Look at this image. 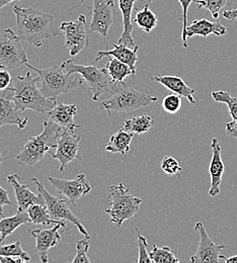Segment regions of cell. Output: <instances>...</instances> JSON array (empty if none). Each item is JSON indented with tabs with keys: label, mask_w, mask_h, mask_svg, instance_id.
I'll use <instances>...</instances> for the list:
<instances>
[{
	"label": "cell",
	"mask_w": 237,
	"mask_h": 263,
	"mask_svg": "<svg viewBox=\"0 0 237 263\" xmlns=\"http://www.w3.org/2000/svg\"><path fill=\"white\" fill-rule=\"evenodd\" d=\"M13 12L16 17L17 35L34 47H41L44 40L56 37L62 32L54 26V15L43 10L14 5Z\"/></svg>",
	"instance_id": "1"
},
{
	"label": "cell",
	"mask_w": 237,
	"mask_h": 263,
	"mask_svg": "<svg viewBox=\"0 0 237 263\" xmlns=\"http://www.w3.org/2000/svg\"><path fill=\"white\" fill-rule=\"evenodd\" d=\"M40 80V76L34 77L31 72H28L24 76L12 78L10 87L13 89L14 104L20 111L32 109L47 115L57 104V99L45 97L40 88H38Z\"/></svg>",
	"instance_id": "2"
},
{
	"label": "cell",
	"mask_w": 237,
	"mask_h": 263,
	"mask_svg": "<svg viewBox=\"0 0 237 263\" xmlns=\"http://www.w3.org/2000/svg\"><path fill=\"white\" fill-rule=\"evenodd\" d=\"M62 131L63 128L52 120L48 119V121H45L43 132L27 140L20 154L15 157L19 164L33 166L40 162L47 153L57 148Z\"/></svg>",
	"instance_id": "3"
},
{
	"label": "cell",
	"mask_w": 237,
	"mask_h": 263,
	"mask_svg": "<svg viewBox=\"0 0 237 263\" xmlns=\"http://www.w3.org/2000/svg\"><path fill=\"white\" fill-rule=\"evenodd\" d=\"M158 98L139 91L125 82H115L111 97L99 103V107L105 110L110 117L112 112H130L157 101Z\"/></svg>",
	"instance_id": "4"
},
{
	"label": "cell",
	"mask_w": 237,
	"mask_h": 263,
	"mask_svg": "<svg viewBox=\"0 0 237 263\" xmlns=\"http://www.w3.org/2000/svg\"><path fill=\"white\" fill-rule=\"evenodd\" d=\"M26 65L39 74L41 79L40 90L49 99H57L60 95L69 93L73 89L82 86L84 83L82 77H71L72 74L66 73L62 64L45 69L35 68L29 63Z\"/></svg>",
	"instance_id": "5"
},
{
	"label": "cell",
	"mask_w": 237,
	"mask_h": 263,
	"mask_svg": "<svg viewBox=\"0 0 237 263\" xmlns=\"http://www.w3.org/2000/svg\"><path fill=\"white\" fill-rule=\"evenodd\" d=\"M110 190V206L105 210V213L111 217V221L117 227H122L125 221L131 220L139 212L142 199L133 197L129 189L122 182L112 185Z\"/></svg>",
	"instance_id": "6"
},
{
	"label": "cell",
	"mask_w": 237,
	"mask_h": 263,
	"mask_svg": "<svg viewBox=\"0 0 237 263\" xmlns=\"http://www.w3.org/2000/svg\"><path fill=\"white\" fill-rule=\"evenodd\" d=\"M62 66L68 74L78 73L87 84V88L93 91V100L98 101L104 93H111L115 82L110 77L105 68L100 69L94 65H79L67 60Z\"/></svg>",
	"instance_id": "7"
},
{
	"label": "cell",
	"mask_w": 237,
	"mask_h": 263,
	"mask_svg": "<svg viewBox=\"0 0 237 263\" xmlns=\"http://www.w3.org/2000/svg\"><path fill=\"white\" fill-rule=\"evenodd\" d=\"M21 37L11 29L0 33V69H15L28 63Z\"/></svg>",
	"instance_id": "8"
},
{
	"label": "cell",
	"mask_w": 237,
	"mask_h": 263,
	"mask_svg": "<svg viewBox=\"0 0 237 263\" xmlns=\"http://www.w3.org/2000/svg\"><path fill=\"white\" fill-rule=\"evenodd\" d=\"M32 181H34L37 185L38 192L44 197L46 200V205L49 210V213L53 219L56 220H63V221H69L74 226L77 227L78 231L83 234L85 237H90L88 232L84 228V226L81 224V222L76 218V216L72 213V211L69 209L70 201L65 198H58L50 194L46 187L44 186L43 182L39 180L38 178H32Z\"/></svg>",
	"instance_id": "9"
},
{
	"label": "cell",
	"mask_w": 237,
	"mask_h": 263,
	"mask_svg": "<svg viewBox=\"0 0 237 263\" xmlns=\"http://www.w3.org/2000/svg\"><path fill=\"white\" fill-rule=\"evenodd\" d=\"M78 127H69L63 129L58 140L55 152H50V155L60 162V171L63 172L69 163L74 160H81L79 154L81 137L76 133Z\"/></svg>",
	"instance_id": "10"
},
{
	"label": "cell",
	"mask_w": 237,
	"mask_h": 263,
	"mask_svg": "<svg viewBox=\"0 0 237 263\" xmlns=\"http://www.w3.org/2000/svg\"><path fill=\"white\" fill-rule=\"evenodd\" d=\"M60 30L64 33L65 47L72 57L89 46V36L86 31V16L80 15L76 21L62 23Z\"/></svg>",
	"instance_id": "11"
},
{
	"label": "cell",
	"mask_w": 237,
	"mask_h": 263,
	"mask_svg": "<svg viewBox=\"0 0 237 263\" xmlns=\"http://www.w3.org/2000/svg\"><path fill=\"white\" fill-rule=\"evenodd\" d=\"M93 17L90 31L102 34L107 41L108 31L115 22L116 4L114 0H93Z\"/></svg>",
	"instance_id": "12"
},
{
	"label": "cell",
	"mask_w": 237,
	"mask_h": 263,
	"mask_svg": "<svg viewBox=\"0 0 237 263\" xmlns=\"http://www.w3.org/2000/svg\"><path fill=\"white\" fill-rule=\"evenodd\" d=\"M195 231H197L200 235V244L197 252L191 257L192 262L218 263L220 262L221 259H224L225 256L221 254V251L223 249H227V246L214 243L208 236L202 222L196 223Z\"/></svg>",
	"instance_id": "13"
},
{
	"label": "cell",
	"mask_w": 237,
	"mask_h": 263,
	"mask_svg": "<svg viewBox=\"0 0 237 263\" xmlns=\"http://www.w3.org/2000/svg\"><path fill=\"white\" fill-rule=\"evenodd\" d=\"M49 181L52 183L54 189L63 197H66L73 206L77 208L76 200L80 197L87 195L92 191V185L87 180L85 174H78L74 179H60L49 177Z\"/></svg>",
	"instance_id": "14"
},
{
	"label": "cell",
	"mask_w": 237,
	"mask_h": 263,
	"mask_svg": "<svg viewBox=\"0 0 237 263\" xmlns=\"http://www.w3.org/2000/svg\"><path fill=\"white\" fill-rule=\"evenodd\" d=\"M29 118H22L21 111L13 101V89L9 86L0 90V128L6 125H15L19 130L26 128Z\"/></svg>",
	"instance_id": "15"
},
{
	"label": "cell",
	"mask_w": 237,
	"mask_h": 263,
	"mask_svg": "<svg viewBox=\"0 0 237 263\" xmlns=\"http://www.w3.org/2000/svg\"><path fill=\"white\" fill-rule=\"evenodd\" d=\"M66 227V221H62L57 225H54L52 229L40 230L34 229L30 230V235L35 239L34 252L40 256V259L43 263L48 262V251L52 247L56 246L61 240V234L59 230Z\"/></svg>",
	"instance_id": "16"
},
{
	"label": "cell",
	"mask_w": 237,
	"mask_h": 263,
	"mask_svg": "<svg viewBox=\"0 0 237 263\" xmlns=\"http://www.w3.org/2000/svg\"><path fill=\"white\" fill-rule=\"evenodd\" d=\"M227 33V29L224 25L219 22H211L207 18L195 20L192 25L188 26L186 31L181 33L183 46L188 48V39L195 35H199L206 39L209 34H216L218 36L224 35Z\"/></svg>",
	"instance_id": "17"
},
{
	"label": "cell",
	"mask_w": 237,
	"mask_h": 263,
	"mask_svg": "<svg viewBox=\"0 0 237 263\" xmlns=\"http://www.w3.org/2000/svg\"><path fill=\"white\" fill-rule=\"evenodd\" d=\"M7 181L14 190V195L17 201V212L27 211L29 206L34 203L46 204L44 197L40 193L39 195H35L32 191H30V184H23L17 174L8 175Z\"/></svg>",
	"instance_id": "18"
},
{
	"label": "cell",
	"mask_w": 237,
	"mask_h": 263,
	"mask_svg": "<svg viewBox=\"0 0 237 263\" xmlns=\"http://www.w3.org/2000/svg\"><path fill=\"white\" fill-rule=\"evenodd\" d=\"M211 149L212 159L209 166L211 186L209 190V195L211 197H217L220 194V184L222 182V176L224 173V163L221 158V145L217 138L212 140Z\"/></svg>",
	"instance_id": "19"
},
{
	"label": "cell",
	"mask_w": 237,
	"mask_h": 263,
	"mask_svg": "<svg viewBox=\"0 0 237 263\" xmlns=\"http://www.w3.org/2000/svg\"><path fill=\"white\" fill-rule=\"evenodd\" d=\"M151 80L160 83L171 92L176 93L179 97L188 99L193 104L197 102L194 98L196 90L190 87L185 82V80L178 75H158V76L151 77Z\"/></svg>",
	"instance_id": "20"
},
{
	"label": "cell",
	"mask_w": 237,
	"mask_h": 263,
	"mask_svg": "<svg viewBox=\"0 0 237 263\" xmlns=\"http://www.w3.org/2000/svg\"><path fill=\"white\" fill-rule=\"evenodd\" d=\"M138 50L139 47L136 45L135 48H130L125 45L120 44H114L113 50H105V51H99L97 54V57L95 59V62H98L102 60L104 57H114L121 62L130 66L132 71L136 74V64L138 62Z\"/></svg>",
	"instance_id": "21"
},
{
	"label": "cell",
	"mask_w": 237,
	"mask_h": 263,
	"mask_svg": "<svg viewBox=\"0 0 237 263\" xmlns=\"http://www.w3.org/2000/svg\"><path fill=\"white\" fill-rule=\"evenodd\" d=\"M137 0H119V6L123 15V26L124 30L121 34L118 44L125 45L130 48H135L136 44L132 33H133V24H132V12L135 6Z\"/></svg>",
	"instance_id": "22"
},
{
	"label": "cell",
	"mask_w": 237,
	"mask_h": 263,
	"mask_svg": "<svg viewBox=\"0 0 237 263\" xmlns=\"http://www.w3.org/2000/svg\"><path fill=\"white\" fill-rule=\"evenodd\" d=\"M77 114V105L76 104H66V103H57L54 108L48 112L46 116L49 120H52L56 124H58L63 129H66L69 127H78L80 128V125H77L74 123V117Z\"/></svg>",
	"instance_id": "23"
},
{
	"label": "cell",
	"mask_w": 237,
	"mask_h": 263,
	"mask_svg": "<svg viewBox=\"0 0 237 263\" xmlns=\"http://www.w3.org/2000/svg\"><path fill=\"white\" fill-rule=\"evenodd\" d=\"M133 133L120 130L112 134L107 145L105 146V151L111 153H121L126 154L130 151L131 142L133 140Z\"/></svg>",
	"instance_id": "24"
},
{
	"label": "cell",
	"mask_w": 237,
	"mask_h": 263,
	"mask_svg": "<svg viewBox=\"0 0 237 263\" xmlns=\"http://www.w3.org/2000/svg\"><path fill=\"white\" fill-rule=\"evenodd\" d=\"M29 222H31V219H30L27 211L17 212V214L12 217L1 219L0 220V233H1L2 243L9 235H11L19 227H21L22 225L29 223Z\"/></svg>",
	"instance_id": "25"
},
{
	"label": "cell",
	"mask_w": 237,
	"mask_h": 263,
	"mask_svg": "<svg viewBox=\"0 0 237 263\" xmlns=\"http://www.w3.org/2000/svg\"><path fill=\"white\" fill-rule=\"evenodd\" d=\"M105 69L114 82H124L125 78L129 76H132V78L136 77V74L132 71L130 66L121 62L114 57H111L106 62Z\"/></svg>",
	"instance_id": "26"
},
{
	"label": "cell",
	"mask_w": 237,
	"mask_h": 263,
	"mask_svg": "<svg viewBox=\"0 0 237 263\" xmlns=\"http://www.w3.org/2000/svg\"><path fill=\"white\" fill-rule=\"evenodd\" d=\"M27 212L29 214L31 222L34 225H57L58 223L63 221L53 219L46 204L34 203L29 206Z\"/></svg>",
	"instance_id": "27"
},
{
	"label": "cell",
	"mask_w": 237,
	"mask_h": 263,
	"mask_svg": "<svg viewBox=\"0 0 237 263\" xmlns=\"http://www.w3.org/2000/svg\"><path fill=\"white\" fill-rule=\"evenodd\" d=\"M154 126V120L147 114L134 117L124 122V130L137 135H142L149 131Z\"/></svg>",
	"instance_id": "28"
},
{
	"label": "cell",
	"mask_w": 237,
	"mask_h": 263,
	"mask_svg": "<svg viewBox=\"0 0 237 263\" xmlns=\"http://www.w3.org/2000/svg\"><path fill=\"white\" fill-rule=\"evenodd\" d=\"M134 22L143 32L150 33L156 28L158 17L152 10H150L149 6H144L136 12Z\"/></svg>",
	"instance_id": "29"
},
{
	"label": "cell",
	"mask_w": 237,
	"mask_h": 263,
	"mask_svg": "<svg viewBox=\"0 0 237 263\" xmlns=\"http://www.w3.org/2000/svg\"><path fill=\"white\" fill-rule=\"evenodd\" d=\"M149 257L151 262L154 263H177L179 259L176 257L175 253L170 249L169 246L158 247L153 245L149 249Z\"/></svg>",
	"instance_id": "30"
},
{
	"label": "cell",
	"mask_w": 237,
	"mask_h": 263,
	"mask_svg": "<svg viewBox=\"0 0 237 263\" xmlns=\"http://www.w3.org/2000/svg\"><path fill=\"white\" fill-rule=\"evenodd\" d=\"M212 98L215 99L217 102H222L227 104L229 112L231 115L232 121L237 124V98L232 97L227 91H213Z\"/></svg>",
	"instance_id": "31"
},
{
	"label": "cell",
	"mask_w": 237,
	"mask_h": 263,
	"mask_svg": "<svg viewBox=\"0 0 237 263\" xmlns=\"http://www.w3.org/2000/svg\"><path fill=\"white\" fill-rule=\"evenodd\" d=\"M0 256H15L24 258L27 262L31 260V256L23 249L21 241L8 245H0Z\"/></svg>",
	"instance_id": "32"
},
{
	"label": "cell",
	"mask_w": 237,
	"mask_h": 263,
	"mask_svg": "<svg viewBox=\"0 0 237 263\" xmlns=\"http://www.w3.org/2000/svg\"><path fill=\"white\" fill-rule=\"evenodd\" d=\"M228 0H195L199 8L208 9L214 18L219 17L220 10L227 4Z\"/></svg>",
	"instance_id": "33"
},
{
	"label": "cell",
	"mask_w": 237,
	"mask_h": 263,
	"mask_svg": "<svg viewBox=\"0 0 237 263\" xmlns=\"http://www.w3.org/2000/svg\"><path fill=\"white\" fill-rule=\"evenodd\" d=\"M90 237H85L77 241L76 243V256L72 260V263H90V259L87 256V250L89 249Z\"/></svg>",
	"instance_id": "34"
},
{
	"label": "cell",
	"mask_w": 237,
	"mask_h": 263,
	"mask_svg": "<svg viewBox=\"0 0 237 263\" xmlns=\"http://www.w3.org/2000/svg\"><path fill=\"white\" fill-rule=\"evenodd\" d=\"M161 106L168 114H176L181 107V97L176 93H170L163 99Z\"/></svg>",
	"instance_id": "35"
},
{
	"label": "cell",
	"mask_w": 237,
	"mask_h": 263,
	"mask_svg": "<svg viewBox=\"0 0 237 263\" xmlns=\"http://www.w3.org/2000/svg\"><path fill=\"white\" fill-rule=\"evenodd\" d=\"M136 233H137V242H138V247H139V252H138V258L136 259V262L138 263H147L151 262V259L149 257V250H148V243L145 237H143L139 229L135 227Z\"/></svg>",
	"instance_id": "36"
},
{
	"label": "cell",
	"mask_w": 237,
	"mask_h": 263,
	"mask_svg": "<svg viewBox=\"0 0 237 263\" xmlns=\"http://www.w3.org/2000/svg\"><path fill=\"white\" fill-rule=\"evenodd\" d=\"M161 169L169 175L173 176L181 171L178 161L172 156H166L161 161Z\"/></svg>",
	"instance_id": "37"
},
{
	"label": "cell",
	"mask_w": 237,
	"mask_h": 263,
	"mask_svg": "<svg viewBox=\"0 0 237 263\" xmlns=\"http://www.w3.org/2000/svg\"><path fill=\"white\" fill-rule=\"evenodd\" d=\"M12 77L6 69H0V90L6 89L10 86Z\"/></svg>",
	"instance_id": "38"
},
{
	"label": "cell",
	"mask_w": 237,
	"mask_h": 263,
	"mask_svg": "<svg viewBox=\"0 0 237 263\" xmlns=\"http://www.w3.org/2000/svg\"><path fill=\"white\" fill-rule=\"evenodd\" d=\"M178 1H179L180 5H181V8H183V23H184L183 33H184L186 31L187 27H188V10H189V7H190L191 3L194 0H178Z\"/></svg>",
	"instance_id": "39"
},
{
	"label": "cell",
	"mask_w": 237,
	"mask_h": 263,
	"mask_svg": "<svg viewBox=\"0 0 237 263\" xmlns=\"http://www.w3.org/2000/svg\"><path fill=\"white\" fill-rule=\"evenodd\" d=\"M4 205H12V202L9 199L8 193L0 185V217H3Z\"/></svg>",
	"instance_id": "40"
},
{
	"label": "cell",
	"mask_w": 237,
	"mask_h": 263,
	"mask_svg": "<svg viewBox=\"0 0 237 263\" xmlns=\"http://www.w3.org/2000/svg\"><path fill=\"white\" fill-rule=\"evenodd\" d=\"M24 258L15 256H0V263H25Z\"/></svg>",
	"instance_id": "41"
},
{
	"label": "cell",
	"mask_w": 237,
	"mask_h": 263,
	"mask_svg": "<svg viewBox=\"0 0 237 263\" xmlns=\"http://www.w3.org/2000/svg\"><path fill=\"white\" fill-rule=\"evenodd\" d=\"M223 17L230 21V22H234L237 18V8L234 9H230V10H225L223 13H222Z\"/></svg>",
	"instance_id": "42"
},
{
	"label": "cell",
	"mask_w": 237,
	"mask_h": 263,
	"mask_svg": "<svg viewBox=\"0 0 237 263\" xmlns=\"http://www.w3.org/2000/svg\"><path fill=\"white\" fill-rule=\"evenodd\" d=\"M226 132L229 136L234 137L237 139V124H235L233 121L230 123L226 124Z\"/></svg>",
	"instance_id": "43"
},
{
	"label": "cell",
	"mask_w": 237,
	"mask_h": 263,
	"mask_svg": "<svg viewBox=\"0 0 237 263\" xmlns=\"http://www.w3.org/2000/svg\"><path fill=\"white\" fill-rule=\"evenodd\" d=\"M139 1V4L136 6V8H139V7H144V6H149V4L153 1V0H137Z\"/></svg>",
	"instance_id": "44"
},
{
	"label": "cell",
	"mask_w": 237,
	"mask_h": 263,
	"mask_svg": "<svg viewBox=\"0 0 237 263\" xmlns=\"http://www.w3.org/2000/svg\"><path fill=\"white\" fill-rule=\"evenodd\" d=\"M223 260L226 263H237V255H233L231 257H224Z\"/></svg>",
	"instance_id": "45"
},
{
	"label": "cell",
	"mask_w": 237,
	"mask_h": 263,
	"mask_svg": "<svg viewBox=\"0 0 237 263\" xmlns=\"http://www.w3.org/2000/svg\"><path fill=\"white\" fill-rule=\"evenodd\" d=\"M12 1H15V0H0V11H1V9H2L4 6L8 5V4L11 3Z\"/></svg>",
	"instance_id": "46"
},
{
	"label": "cell",
	"mask_w": 237,
	"mask_h": 263,
	"mask_svg": "<svg viewBox=\"0 0 237 263\" xmlns=\"http://www.w3.org/2000/svg\"><path fill=\"white\" fill-rule=\"evenodd\" d=\"M9 157H3L2 156V151H1V148H0V165L2 164L5 160H7Z\"/></svg>",
	"instance_id": "47"
},
{
	"label": "cell",
	"mask_w": 237,
	"mask_h": 263,
	"mask_svg": "<svg viewBox=\"0 0 237 263\" xmlns=\"http://www.w3.org/2000/svg\"><path fill=\"white\" fill-rule=\"evenodd\" d=\"M2 217H0V220H1ZM0 245H2V240H1V233H0Z\"/></svg>",
	"instance_id": "48"
}]
</instances>
